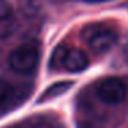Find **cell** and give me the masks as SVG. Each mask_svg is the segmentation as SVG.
<instances>
[{"label": "cell", "instance_id": "6da1fadb", "mask_svg": "<svg viewBox=\"0 0 128 128\" xmlns=\"http://www.w3.org/2000/svg\"><path fill=\"white\" fill-rule=\"evenodd\" d=\"M40 62V48L36 44H22L8 56V65L15 73L30 74L37 69Z\"/></svg>", "mask_w": 128, "mask_h": 128}, {"label": "cell", "instance_id": "7a4b0ae2", "mask_svg": "<svg viewBox=\"0 0 128 128\" xmlns=\"http://www.w3.org/2000/svg\"><path fill=\"white\" fill-rule=\"evenodd\" d=\"M84 36L87 39L88 47L95 54H102L109 51L116 44L118 34L114 29L106 28V26H92L91 30H86Z\"/></svg>", "mask_w": 128, "mask_h": 128}, {"label": "cell", "instance_id": "3957f363", "mask_svg": "<svg viewBox=\"0 0 128 128\" xmlns=\"http://www.w3.org/2000/svg\"><path fill=\"white\" fill-rule=\"evenodd\" d=\"M96 95L103 103L118 105L127 96V86L118 77H106L98 84Z\"/></svg>", "mask_w": 128, "mask_h": 128}, {"label": "cell", "instance_id": "277c9868", "mask_svg": "<svg viewBox=\"0 0 128 128\" xmlns=\"http://www.w3.org/2000/svg\"><path fill=\"white\" fill-rule=\"evenodd\" d=\"M90 59L88 55L83 50L78 48H66V52L62 62V69L68 70L70 73H78L83 72L88 68Z\"/></svg>", "mask_w": 128, "mask_h": 128}, {"label": "cell", "instance_id": "5b68a950", "mask_svg": "<svg viewBox=\"0 0 128 128\" xmlns=\"http://www.w3.org/2000/svg\"><path fill=\"white\" fill-rule=\"evenodd\" d=\"M73 87L72 81H59V83H54L50 88H47L44 92H43L42 98H40V102L47 99H52V98H56L59 95L65 94L66 91H69Z\"/></svg>", "mask_w": 128, "mask_h": 128}, {"label": "cell", "instance_id": "8992f818", "mask_svg": "<svg viewBox=\"0 0 128 128\" xmlns=\"http://www.w3.org/2000/svg\"><path fill=\"white\" fill-rule=\"evenodd\" d=\"M15 96V88L10 81L0 78V109H4Z\"/></svg>", "mask_w": 128, "mask_h": 128}, {"label": "cell", "instance_id": "52a82bcc", "mask_svg": "<svg viewBox=\"0 0 128 128\" xmlns=\"http://www.w3.org/2000/svg\"><path fill=\"white\" fill-rule=\"evenodd\" d=\"M65 52H66V47H64V46H59V47L55 48V51L52 52V56H51V62H50L51 69H62Z\"/></svg>", "mask_w": 128, "mask_h": 128}, {"label": "cell", "instance_id": "ba28073f", "mask_svg": "<svg viewBox=\"0 0 128 128\" xmlns=\"http://www.w3.org/2000/svg\"><path fill=\"white\" fill-rule=\"evenodd\" d=\"M12 17V7L7 0H0V24Z\"/></svg>", "mask_w": 128, "mask_h": 128}, {"label": "cell", "instance_id": "9c48e42d", "mask_svg": "<svg viewBox=\"0 0 128 128\" xmlns=\"http://www.w3.org/2000/svg\"><path fill=\"white\" fill-rule=\"evenodd\" d=\"M86 3L90 4H99V3H106V2H110V0H84Z\"/></svg>", "mask_w": 128, "mask_h": 128}, {"label": "cell", "instance_id": "30bf717a", "mask_svg": "<svg viewBox=\"0 0 128 128\" xmlns=\"http://www.w3.org/2000/svg\"><path fill=\"white\" fill-rule=\"evenodd\" d=\"M124 56H125V59L128 61V44L124 47Z\"/></svg>", "mask_w": 128, "mask_h": 128}]
</instances>
